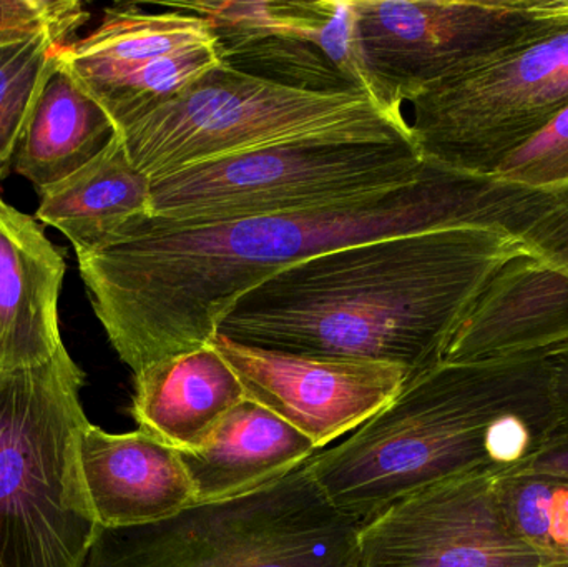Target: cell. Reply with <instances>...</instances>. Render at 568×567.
Listing matches in <instances>:
<instances>
[{
    "label": "cell",
    "instance_id": "obj_21",
    "mask_svg": "<svg viewBox=\"0 0 568 567\" xmlns=\"http://www.w3.org/2000/svg\"><path fill=\"white\" fill-rule=\"evenodd\" d=\"M220 63L222 57L215 42L160 57L143 65L77 80L105 109L116 129L123 120L189 89Z\"/></svg>",
    "mask_w": 568,
    "mask_h": 567
},
{
    "label": "cell",
    "instance_id": "obj_26",
    "mask_svg": "<svg viewBox=\"0 0 568 567\" xmlns=\"http://www.w3.org/2000/svg\"><path fill=\"white\" fill-rule=\"evenodd\" d=\"M554 373V423L532 462L519 472L568 476V343L549 352Z\"/></svg>",
    "mask_w": 568,
    "mask_h": 567
},
{
    "label": "cell",
    "instance_id": "obj_20",
    "mask_svg": "<svg viewBox=\"0 0 568 567\" xmlns=\"http://www.w3.org/2000/svg\"><path fill=\"white\" fill-rule=\"evenodd\" d=\"M209 20L195 13L149 12L136 3H116L83 39L60 49V59L75 77L115 72L160 57L215 43Z\"/></svg>",
    "mask_w": 568,
    "mask_h": 567
},
{
    "label": "cell",
    "instance_id": "obj_7",
    "mask_svg": "<svg viewBox=\"0 0 568 567\" xmlns=\"http://www.w3.org/2000/svg\"><path fill=\"white\" fill-rule=\"evenodd\" d=\"M413 140L310 139L203 163L152 182V219L209 223L326 205L426 173Z\"/></svg>",
    "mask_w": 568,
    "mask_h": 567
},
{
    "label": "cell",
    "instance_id": "obj_6",
    "mask_svg": "<svg viewBox=\"0 0 568 567\" xmlns=\"http://www.w3.org/2000/svg\"><path fill=\"white\" fill-rule=\"evenodd\" d=\"M361 525L327 502L303 465L163 522L100 528L82 567H357Z\"/></svg>",
    "mask_w": 568,
    "mask_h": 567
},
{
    "label": "cell",
    "instance_id": "obj_25",
    "mask_svg": "<svg viewBox=\"0 0 568 567\" xmlns=\"http://www.w3.org/2000/svg\"><path fill=\"white\" fill-rule=\"evenodd\" d=\"M89 19V10L75 0H0V47L37 36L70 43Z\"/></svg>",
    "mask_w": 568,
    "mask_h": 567
},
{
    "label": "cell",
    "instance_id": "obj_17",
    "mask_svg": "<svg viewBox=\"0 0 568 567\" xmlns=\"http://www.w3.org/2000/svg\"><path fill=\"white\" fill-rule=\"evenodd\" d=\"M196 503L248 495L303 466L317 449L303 433L245 398L199 452H179Z\"/></svg>",
    "mask_w": 568,
    "mask_h": 567
},
{
    "label": "cell",
    "instance_id": "obj_1",
    "mask_svg": "<svg viewBox=\"0 0 568 567\" xmlns=\"http://www.w3.org/2000/svg\"><path fill=\"white\" fill-rule=\"evenodd\" d=\"M464 173L429 163L409 185L209 223H133L77 256L119 358L143 369L209 345L230 310L276 273L331 250L467 226Z\"/></svg>",
    "mask_w": 568,
    "mask_h": 567
},
{
    "label": "cell",
    "instance_id": "obj_3",
    "mask_svg": "<svg viewBox=\"0 0 568 567\" xmlns=\"http://www.w3.org/2000/svg\"><path fill=\"white\" fill-rule=\"evenodd\" d=\"M552 423L549 352L440 362L304 466L337 512L366 523L439 483L526 468Z\"/></svg>",
    "mask_w": 568,
    "mask_h": 567
},
{
    "label": "cell",
    "instance_id": "obj_13",
    "mask_svg": "<svg viewBox=\"0 0 568 567\" xmlns=\"http://www.w3.org/2000/svg\"><path fill=\"white\" fill-rule=\"evenodd\" d=\"M568 343V273L530 253L504 263L443 355L447 363L547 353Z\"/></svg>",
    "mask_w": 568,
    "mask_h": 567
},
{
    "label": "cell",
    "instance_id": "obj_12",
    "mask_svg": "<svg viewBox=\"0 0 568 567\" xmlns=\"http://www.w3.org/2000/svg\"><path fill=\"white\" fill-rule=\"evenodd\" d=\"M160 7L209 20L222 63L246 75L304 92H359L324 53L333 0H205Z\"/></svg>",
    "mask_w": 568,
    "mask_h": 567
},
{
    "label": "cell",
    "instance_id": "obj_14",
    "mask_svg": "<svg viewBox=\"0 0 568 567\" xmlns=\"http://www.w3.org/2000/svg\"><path fill=\"white\" fill-rule=\"evenodd\" d=\"M80 468L100 528L152 525L196 505L180 453L145 429L116 435L89 423Z\"/></svg>",
    "mask_w": 568,
    "mask_h": 567
},
{
    "label": "cell",
    "instance_id": "obj_15",
    "mask_svg": "<svg viewBox=\"0 0 568 567\" xmlns=\"http://www.w3.org/2000/svg\"><path fill=\"white\" fill-rule=\"evenodd\" d=\"M65 273V256L39 220L0 199V373L42 365L65 345L59 326Z\"/></svg>",
    "mask_w": 568,
    "mask_h": 567
},
{
    "label": "cell",
    "instance_id": "obj_4",
    "mask_svg": "<svg viewBox=\"0 0 568 567\" xmlns=\"http://www.w3.org/2000/svg\"><path fill=\"white\" fill-rule=\"evenodd\" d=\"M83 385L65 345L0 373V567H82L95 541L80 468Z\"/></svg>",
    "mask_w": 568,
    "mask_h": 567
},
{
    "label": "cell",
    "instance_id": "obj_19",
    "mask_svg": "<svg viewBox=\"0 0 568 567\" xmlns=\"http://www.w3.org/2000/svg\"><path fill=\"white\" fill-rule=\"evenodd\" d=\"M115 136L109 113L59 57L37 97L13 170L42 195L92 162Z\"/></svg>",
    "mask_w": 568,
    "mask_h": 567
},
{
    "label": "cell",
    "instance_id": "obj_23",
    "mask_svg": "<svg viewBox=\"0 0 568 567\" xmlns=\"http://www.w3.org/2000/svg\"><path fill=\"white\" fill-rule=\"evenodd\" d=\"M63 45L59 37L37 36L0 47V185L13 169L37 97Z\"/></svg>",
    "mask_w": 568,
    "mask_h": 567
},
{
    "label": "cell",
    "instance_id": "obj_8",
    "mask_svg": "<svg viewBox=\"0 0 568 567\" xmlns=\"http://www.w3.org/2000/svg\"><path fill=\"white\" fill-rule=\"evenodd\" d=\"M357 37L381 89L403 109L568 22V0H354Z\"/></svg>",
    "mask_w": 568,
    "mask_h": 567
},
{
    "label": "cell",
    "instance_id": "obj_2",
    "mask_svg": "<svg viewBox=\"0 0 568 567\" xmlns=\"http://www.w3.org/2000/svg\"><path fill=\"white\" fill-rule=\"evenodd\" d=\"M523 253L506 233L474 226L331 250L250 290L219 335L276 352L394 363L414 376L443 362L484 286Z\"/></svg>",
    "mask_w": 568,
    "mask_h": 567
},
{
    "label": "cell",
    "instance_id": "obj_5",
    "mask_svg": "<svg viewBox=\"0 0 568 567\" xmlns=\"http://www.w3.org/2000/svg\"><path fill=\"white\" fill-rule=\"evenodd\" d=\"M133 165L150 180L226 156L310 139L413 140L361 92L313 93L220 63L183 92L116 125Z\"/></svg>",
    "mask_w": 568,
    "mask_h": 567
},
{
    "label": "cell",
    "instance_id": "obj_10",
    "mask_svg": "<svg viewBox=\"0 0 568 567\" xmlns=\"http://www.w3.org/2000/svg\"><path fill=\"white\" fill-rule=\"evenodd\" d=\"M497 475L420 489L357 533V567H549L500 513Z\"/></svg>",
    "mask_w": 568,
    "mask_h": 567
},
{
    "label": "cell",
    "instance_id": "obj_22",
    "mask_svg": "<svg viewBox=\"0 0 568 567\" xmlns=\"http://www.w3.org/2000/svg\"><path fill=\"white\" fill-rule=\"evenodd\" d=\"M504 522L549 567H568V476L510 472L496 478Z\"/></svg>",
    "mask_w": 568,
    "mask_h": 567
},
{
    "label": "cell",
    "instance_id": "obj_18",
    "mask_svg": "<svg viewBox=\"0 0 568 567\" xmlns=\"http://www.w3.org/2000/svg\"><path fill=\"white\" fill-rule=\"evenodd\" d=\"M152 216V180L135 169L115 139L79 172L40 195L36 219L62 233L77 256L105 246Z\"/></svg>",
    "mask_w": 568,
    "mask_h": 567
},
{
    "label": "cell",
    "instance_id": "obj_11",
    "mask_svg": "<svg viewBox=\"0 0 568 567\" xmlns=\"http://www.w3.org/2000/svg\"><path fill=\"white\" fill-rule=\"evenodd\" d=\"M210 343L239 376L246 398L303 433L317 452L359 428L410 378L394 363L256 348L219 333Z\"/></svg>",
    "mask_w": 568,
    "mask_h": 567
},
{
    "label": "cell",
    "instance_id": "obj_9",
    "mask_svg": "<svg viewBox=\"0 0 568 567\" xmlns=\"http://www.w3.org/2000/svg\"><path fill=\"white\" fill-rule=\"evenodd\" d=\"M409 103L410 132L426 162L494 175L568 105V22L483 69L427 87Z\"/></svg>",
    "mask_w": 568,
    "mask_h": 567
},
{
    "label": "cell",
    "instance_id": "obj_16",
    "mask_svg": "<svg viewBox=\"0 0 568 567\" xmlns=\"http://www.w3.org/2000/svg\"><path fill=\"white\" fill-rule=\"evenodd\" d=\"M133 376L136 425L176 452L202 449L246 398L239 376L212 343Z\"/></svg>",
    "mask_w": 568,
    "mask_h": 567
},
{
    "label": "cell",
    "instance_id": "obj_24",
    "mask_svg": "<svg viewBox=\"0 0 568 567\" xmlns=\"http://www.w3.org/2000/svg\"><path fill=\"white\" fill-rule=\"evenodd\" d=\"M494 175L532 189L568 183V105L506 156Z\"/></svg>",
    "mask_w": 568,
    "mask_h": 567
}]
</instances>
